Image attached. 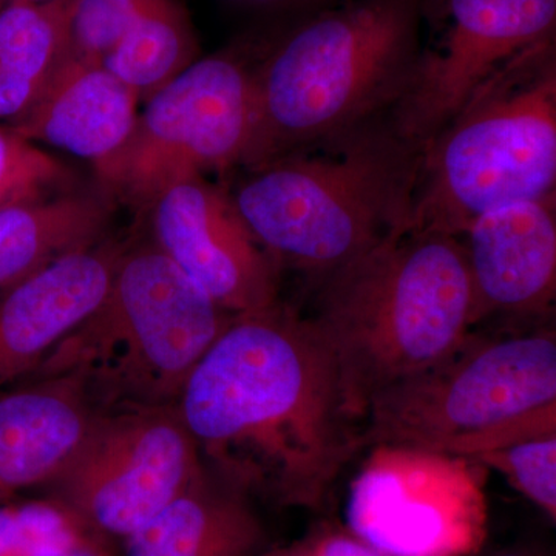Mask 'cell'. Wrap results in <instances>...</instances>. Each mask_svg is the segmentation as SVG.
<instances>
[{
	"mask_svg": "<svg viewBox=\"0 0 556 556\" xmlns=\"http://www.w3.org/2000/svg\"><path fill=\"white\" fill-rule=\"evenodd\" d=\"M105 543V538L50 497L0 506V556H62L108 547Z\"/></svg>",
	"mask_w": 556,
	"mask_h": 556,
	"instance_id": "44dd1931",
	"label": "cell"
},
{
	"mask_svg": "<svg viewBox=\"0 0 556 556\" xmlns=\"http://www.w3.org/2000/svg\"><path fill=\"white\" fill-rule=\"evenodd\" d=\"M497 556H530L527 554H519V552H508V554L497 555Z\"/></svg>",
	"mask_w": 556,
	"mask_h": 556,
	"instance_id": "f1b7e54d",
	"label": "cell"
},
{
	"mask_svg": "<svg viewBox=\"0 0 556 556\" xmlns=\"http://www.w3.org/2000/svg\"><path fill=\"white\" fill-rule=\"evenodd\" d=\"M199 58L139 109L130 138L94 170L113 201L144 214L164 189L240 169L254 123V73L270 38Z\"/></svg>",
	"mask_w": 556,
	"mask_h": 556,
	"instance_id": "ba28073f",
	"label": "cell"
},
{
	"mask_svg": "<svg viewBox=\"0 0 556 556\" xmlns=\"http://www.w3.org/2000/svg\"><path fill=\"white\" fill-rule=\"evenodd\" d=\"M123 543V556H257L268 548L248 497L208 471Z\"/></svg>",
	"mask_w": 556,
	"mask_h": 556,
	"instance_id": "e0dca14e",
	"label": "cell"
},
{
	"mask_svg": "<svg viewBox=\"0 0 556 556\" xmlns=\"http://www.w3.org/2000/svg\"><path fill=\"white\" fill-rule=\"evenodd\" d=\"M555 190L556 36L497 70L427 142L409 228L460 237L484 212Z\"/></svg>",
	"mask_w": 556,
	"mask_h": 556,
	"instance_id": "5b68a950",
	"label": "cell"
},
{
	"mask_svg": "<svg viewBox=\"0 0 556 556\" xmlns=\"http://www.w3.org/2000/svg\"><path fill=\"white\" fill-rule=\"evenodd\" d=\"M127 243L105 237L53 260L0 295V391L27 379L100 308Z\"/></svg>",
	"mask_w": 556,
	"mask_h": 556,
	"instance_id": "4fadbf2b",
	"label": "cell"
},
{
	"mask_svg": "<svg viewBox=\"0 0 556 556\" xmlns=\"http://www.w3.org/2000/svg\"><path fill=\"white\" fill-rule=\"evenodd\" d=\"M314 321L362 427L386 391L433 367L475 327L459 237L401 228L320 280Z\"/></svg>",
	"mask_w": 556,
	"mask_h": 556,
	"instance_id": "7a4b0ae2",
	"label": "cell"
},
{
	"mask_svg": "<svg viewBox=\"0 0 556 556\" xmlns=\"http://www.w3.org/2000/svg\"><path fill=\"white\" fill-rule=\"evenodd\" d=\"M556 199L517 201L479 215L463 241L475 325L490 316L541 317L556 294Z\"/></svg>",
	"mask_w": 556,
	"mask_h": 556,
	"instance_id": "5bb4252c",
	"label": "cell"
},
{
	"mask_svg": "<svg viewBox=\"0 0 556 556\" xmlns=\"http://www.w3.org/2000/svg\"><path fill=\"white\" fill-rule=\"evenodd\" d=\"M150 237L223 309L258 313L277 305L280 269L244 225L225 186L207 177L175 182L148 211Z\"/></svg>",
	"mask_w": 556,
	"mask_h": 556,
	"instance_id": "7c38bea8",
	"label": "cell"
},
{
	"mask_svg": "<svg viewBox=\"0 0 556 556\" xmlns=\"http://www.w3.org/2000/svg\"><path fill=\"white\" fill-rule=\"evenodd\" d=\"M76 188L78 178L67 164L0 123V211Z\"/></svg>",
	"mask_w": 556,
	"mask_h": 556,
	"instance_id": "7402d4cb",
	"label": "cell"
},
{
	"mask_svg": "<svg viewBox=\"0 0 556 556\" xmlns=\"http://www.w3.org/2000/svg\"><path fill=\"white\" fill-rule=\"evenodd\" d=\"M206 473L175 407L101 408L43 489L98 535L124 541Z\"/></svg>",
	"mask_w": 556,
	"mask_h": 556,
	"instance_id": "9c48e42d",
	"label": "cell"
},
{
	"mask_svg": "<svg viewBox=\"0 0 556 556\" xmlns=\"http://www.w3.org/2000/svg\"><path fill=\"white\" fill-rule=\"evenodd\" d=\"M138 94L100 62L65 54L30 109L9 126L35 144L60 149L100 169L130 138Z\"/></svg>",
	"mask_w": 556,
	"mask_h": 556,
	"instance_id": "2e32d148",
	"label": "cell"
},
{
	"mask_svg": "<svg viewBox=\"0 0 556 556\" xmlns=\"http://www.w3.org/2000/svg\"><path fill=\"white\" fill-rule=\"evenodd\" d=\"M351 484L348 530L390 556H470L484 543L478 464L399 445L371 447Z\"/></svg>",
	"mask_w": 556,
	"mask_h": 556,
	"instance_id": "30bf717a",
	"label": "cell"
},
{
	"mask_svg": "<svg viewBox=\"0 0 556 556\" xmlns=\"http://www.w3.org/2000/svg\"><path fill=\"white\" fill-rule=\"evenodd\" d=\"M100 409L86 380L73 372L30 376L0 393V506L46 485Z\"/></svg>",
	"mask_w": 556,
	"mask_h": 556,
	"instance_id": "9a60e30c",
	"label": "cell"
},
{
	"mask_svg": "<svg viewBox=\"0 0 556 556\" xmlns=\"http://www.w3.org/2000/svg\"><path fill=\"white\" fill-rule=\"evenodd\" d=\"M420 153L390 115L243 169L228 192L278 269L321 280L412 225Z\"/></svg>",
	"mask_w": 556,
	"mask_h": 556,
	"instance_id": "277c9868",
	"label": "cell"
},
{
	"mask_svg": "<svg viewBox=\"0 0 556 556\" xmlns=\"http://www.w3.org/2000/svg\"><path fill=\"white\" fill-rule=\"evenodd\" d=\"M175 409L212 477L281 507H324L365 450L327 343L309 317L280 302L230 320Z\"/></svg>",
	"mask_w": 556,
	"mask_h": 556,
	"instance_id": "6da1fadb",
	"label": "cell"
},
{
	"mask_svg": "<svg viewBox=\"0 0 556 556\" xmlns=\"http://www.w3.org/2000/svg\"><path fill=\"white\" fill-rule=\"evenodd\" d=\"M229 2L240 3V5L244 7H252V9L281 10L306 5V3L317 2V0H229Z\"/></svg>",
	"mask_w": 556,
	"mask_h": 556,
	"instance_id": "484cf974",
	"label": "cell"
},
{
	"mask_svg": "<svg viewBox=\"0 0 556 556\" xmlns=\"http://www.w3.org/2000/svg\"><path fill=\"white\" fill-rule=\"evenodd\" d=\"M199 58V39L181 0H150L102 65L144 102Z\"/></svg>",
	"mask_w": 556,
	"mask_h": 556,
	"instance_id": "ffe728a7",
	"label": "cell"
},
{
	"mask_svg": "<svg viewBox=\"0 0 556 556\" xmlns=\"http://www.w3.org/2000/svg\"><path fill=\"white\" fill-rule=\"evenodd\" d=\"M70 0L7 2L0 11V123L31 108L67 54Z\"/></svg>",
	"mask_w": 556,
	"mask_h": 556,
	"instance_id": "d6986e66",
	"label": "cell"
},
{
	"mask_svg": "<svg viewBox=\"0 0 556 556\" xmlns=\"http://www.w3.org/2000/svg\"><path fill=\"white\" fill-rule=\"evenodd\" d=\"M471 463L493 468L552 521L556 519V434L527 439L478 456Z\"/></svg>",
	"mask_w": 556,
	"mask_h": 556,
	"instance_id": "603a6c76",
	"label": "cell"
},
{
	"mask_svg": "<svg viewBox=\"0 0 556 556\" xmlns=\"http://www.w3.org/2000/svg\"><path fill=\"white\" fill-rule=\"evenodd\" d=\"M556 405V336L470 331L433 367L386 391L369 407L365 448L399 445L460 457L482 434Z\"/></svg>",
	"mask_w": 556,
	"mask_h": 556,
	"instance_id": "52a82bcc",
	"label": "cell"
},
{
	"mask_svg": "<svg viewBox=\"0 0 556 556\" xmlns=\"http://www.w3.org/2000/svg\"><path fill=\"white\" fill-rule=\"evenodd\" d=\"M306 546L313 556H390L369 546L350 530H325Z\"/></svg>",
	"mask_w": 556,
	"mask_h": 556,
	"instance_id": "d4e9b609",
	"label": "cell"
},
{
	"mask_svg": "<svg viewBox=\"0 0 556 556\" xmlns=\"http://www.w3.org/2000/svg\"><path fill=\"white\" fill-rule=\"evenodd\" d=\"M233 317L152 240L129 241L100 308L30 376L78 375L100 408L175 407Z\"/></svg>",
	"mask_w": 556,
	"mask_h": 556,
	"instance_id": "8992f818",
	"label": "cell"
},
{
	"mask_svg": "<svg viewBox=\"0 0 556 556\" xmlns=\"http://www.w3.org/2000/svg\"><path fill=\"white\" fill-rule=\"evenodd\" d=\"M9 2L43 3L50 2V0H9Z\"/></svg>",
	"mask_w": 556,
	"mask_h": 556,
	"instance_id": "83f0119b",
	"label": "cell"
},
{
	"mask_svg": "<svg viewBox=\"0 0 556 556\" xmlns=\"http://www.w3.org/2000/svg\"><path fill=\"white\" fill-rule=\"evenodd\" d=\"M439 49L422 50L415 80L391 113L419 149L437 137L497 70L556 36V0H445Z\"/></svg>",
	"mask_w": 556,
	"mask_h": 556,
	"instance_id": "8fae6325",
	"label": "cell"
},
{
	"mask_svg": "<svg viewBox=\"0 0 556 556\" xmlns=\"http://www.w3.org/2000/svg\"><path fill=\"white\" fill-rule=\"evenodd\" d=\"M7 2H9V0H0V11L7 5Z\"/></svg>",
	"mask_w": 556,
	"mask_h": 556,
	"instance_id": "f546056e",
	"label": "cell"
},
{
	"mask_svg": "<svg viewBox=\"0 0 556 556\" xmlns=\"http://www.w3.org/2000/svg\"><path fill=\"white\" fill-rule=\"evenodd\" d=\"M113 201L101 188H76L0 211V295L25 277L105 239Z\"/></svg>",
	"mask_w": 556,
	"mask_h": 556,
	"instance_id": "ac0fdd59",
	"label": "cell"
},
{
	"mask_svg": "<svg viewBox=\"0 0 556 556\" xmlns=\"http://www.w3.org/2000/svg\"><path fill=\"white\" fill-rule=\"evenodd\" d=\"M257 556H313L311 555L308 546L302 544V546L287 547V548H266L262 554Z\"/></svg>",
	"mask_w": 556,
	"mask_h": 556,
	"instance_id": "4316f807",
	"label": "cell"
},
{
	"mask_svg": "<svg viewBox=\"0 0 556 556\" xmlns=\"http://www.w3.org/2000/svg\"><path fill=\"white\" fill-rule=\"evenodd\" d=\"M420 27V0H353L276 33L255 67L240 169L390 116L415 80Z\"/></svg>",
	"mask_w": 556,
	"mask_h": 556,
	"instance_id": "3957f363",
	"label": "cell"
},
{
	"mask_svg": "<svg viewBox=\"0 0 556 556\" xmlns=\"http://www.w3.org/2000/svg\"><path fill=\"white\" fill-rule=\"evenodd\" d=\"M150 0H70L67 53L104 61Z\"/></svg>",
	"mask_w": 556,
	"mask_h": 556,
	"instance_id": "cb8c5ba5",
	"label": "cell"
}]
</instances>
